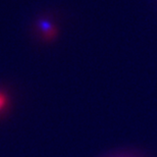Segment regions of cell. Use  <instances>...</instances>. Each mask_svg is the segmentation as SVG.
<instances>
[{
  "instance_id": "obj_1",
  "label": "cell",
  "mask_w": 157,
  "mask_h": 157,
  "mask_svg": "<svg viewBox=\"0 0 157 157\" xmlns=\"http://www.w3.org/2000/svg\"><path fill=\"white\" fill-rule=\"evenodd\" d=\"M39 27L41 29V32L43 33V35L46 37V38H50L51 36L55 35V28L53 27V25L50 23L49 21L46 20H42L39 23Z\"/></svg>"
},
{
  "instance_id": "obj_2",
  "label": "cell",
  "mask_w": 157,
  "mask_h": 157,
  "mask_svg": "<svg viewBox=\"0 0 157 157\" xmlns=\"http://www.w3.org/2000/svg\"><path fill=\"white\" fill-rule=\"evenodd\" d=\"M8 102H9V98H8L7 94L0 90V113L7 108Z\"/></svg>"
}]
</instances>
